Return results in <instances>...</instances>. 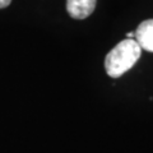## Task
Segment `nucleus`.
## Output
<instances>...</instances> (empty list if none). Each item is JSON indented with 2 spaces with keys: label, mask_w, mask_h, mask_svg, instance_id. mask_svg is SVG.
<instances>
[{
  "label": "nucleus",
  "mask_w": 153,
  "mask_h": 153,
  "mask_svg": "<svg viewBox=\"0 0 153 153\" xmlns=\"http://www.w3.org/2000/svg\"><path fill=\"white\" fill-rule=\"evenodd\" d=\"M128 38H134V36H135V32H128Z\"/></svg>",
  "instance_id": "5"
},
{
  "label": "nucleus",
  "mask_w": 153,
  "mask_h": 153,
  "mask_svg": "<svg viewBox=\"0 0 153 153\" xmlns=\"http://www.w3.org/2000/svg\"><path fill=\"white\" fill-rule=\"evenodd\" d=\"M97 0H66V10L74 19H85L94 12Z\"/></svg>",
  "instance_id": "2"
},
{
  "label": "nucleus",
  "mask_w": 153,
  "mask_h": 153,
  "mask_svg": "<svg viewBox=\"0 0 153 153\" xmlns=\"http://www.w3.org/2000/svg\"><path fill=\"white\" fill-rule=\"evenodd\" d=\"M134 40L142 50L153 52V19H147L138 26Z\"/></svg>",
  "instance_id": "3"
},
{
  "label": "nucleus",
  "mask_w": 153,
  "mask_h": 153,
  "mask_svg": "<svg viewBox=\"0 0 153 153\" xmlns=\"http://www.w3.org/2000/svg\"><path fill=\"white\" fill-rule=\"evenodd\" d=\"M142 49L134 38L120 41L105 57V69L111 78H119L130 70L140 57Z\"/></svg>",
  "instance_id": "1"
},
{
  "label": "nucleus",
  "mask_w": 153,
  "mask_h": 153,
  "mask_svg": "<svg viewBox=\"0 0 153 153\" xmlns=\"http://www.w3.org/2000/svg\"><path fill=\"white\" fill-rule=\"evenodd\" d=\"M10 3H12V0H0V9L7 8Z\"/></svg>",
  "instance_id": "4"
}]
</instances>
